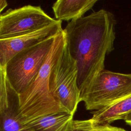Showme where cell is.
<instances>
[{
	"instance_id": "1",
	"label": "cell",
	"mask_w": 131,
	"mask_h": 131,
	"mask_svg": "<svg viewBox=\"0 0 131 131\" xmlns=\"http://www.w3.org/2000/svg\"><path fill=\"white\" fill-rule=\"evenodd\" d=\"M116 24L114 15L101 9L70 21L63 29L68 50L77 63L80 96L104 70L105 57L114 49Z\"/></svg>"
},
{
	"instance_id": "2",
	"label": "cell",
	"mask_w": 131,
	"mask_h": 131,
	"mask_svg": "<svg viewBox=\"0 0 131 131\" xmlns=\"http://www.w3.org/2000/svg\"><path fill=\"white\" fill-rule=\"evenodd\" d=\"M66 42L63 29L55 36L52 49L36 79L26 92L19 95L18 111L25 124L50 114L68 113L54 100L49 90L52 68L62 52Z\"/></svg>"
},
{
	"instance_id": "3",
	"label": "cell",
	"mask_w": 131,
	"mask_h": 131,
	"mask_svg": "<svg viewBox=\"0 0 131 131\" xmlns=\"http://www.w3.org/2000/svg\"><path fill=\"white\" fill-rule=\"evenodd\" d=\"M56 36L22 50L5 66L7 79L19 95L26 92L36 79L52 49Z\"/></svg>"
},
{
	"instance_id": "4",
	"label": "cell",
	"mask_w": 131,
	"mask_h": 131,
	"mask_svg": "<svg viewBox=\"0 0 131 131\" xmlns=\"http://www.w3.org/2000/svg\"><path fill=\"white\" fill-rule=\"evenodd\" d=\"M77 77V63L71 56L66 42L62 52L52 68L49 90L57 103L72 115L80 102Z\"/></svg>"
},
{
	"instance_id": "5",
	"label": "cell",
	"mask_w": 131,
	"mask_h": 131,
	"mask_svg": "<svg viewBox=\"0 0 131 131\" xmlns=\"http://www.w3.org/2000/svg\"><path fill=\"white\" fill-rule=\"evenodd\" d=\"M131 94V73L104 70L80 96L86 110L95 111L107 107Z\"/></svg>"
},
{
	"instance_id": "6",
	"label": "cell",
	"mask_w": 131,
	"mask_h": 131,
	"mask_svg": "<svg viewBox=\"0 0 131 131\" xmlns=\"http://www.w3.org/2000/svg\"><path fill=\"white\" fill-rule=\"evenodd\" d=\"M55 19L40 6L30 5L9 9L0 15V39H8L27 34L42 29Z\"/></svg>"
},
{
	"instance_id": "7",
	"label": "cell",
	"mask_w": 131,
	"mask_h": 131,
	"mask_svg": "<svg viewBox=\"0 0 131 131\" xmlns=\"http://www.w3.org/2000/svg\"><path fill=\"white\" fill-rule=\"evenodd\" d=\"M0 71V131H34L23 121L19 94L7 80L5 67H1Z\"/></svg>"
},
{
	"instance_id": "8",
	"label": "cell",
	"mask_w": 131,
	"mask_h": 131,
	"mask_svg": "<svg viewBox=\"0 0 131 131\" xmlns=\"http://www.w3.org/2000/svg\"><path fill=\"white\" fill-rule=\"evenodd\" d=\"M62 21L55 22L36 31L8 39H0V66L5 67L16 54L61 32Z\"/></svg>"
},
{
	"instance_id": "9",
	"label": "cell",
	"mask_w": 131,
	"mask_h": 131,
	"mask_svg": "<svg viewBox=\"0 0 131 131\" xmlns=\"http://www.w3.org/2000/svg\"><path fill=\"white\" fill-rule=\"evenodd\" d=\"M97 0H58L52 6L56 20L69 21L80 18L95 5Z\"/></svg>"
},
{
	"instance_id": "10",
	"label": "cell",
	"mask_w": 131,
	"mask_h": 131,
	"mask_svg": "<svg viewBox=\"0 0 131 131\" xmlns=\"http://www.w3.org/2000/svg\"><path fill=\"white\" fill-rule=\"evenodd\" d=\"M91 119L99 124L110 125L118 120H124L131 113V94L102 109L92 111Z\"/></svg>"
},
{
	"instance_id": "11",
	"label": "cell",
	"mask_w": 131,
	"mask_h": 131,
	"mask_svg": "<svg viewBox=\"0 0 131 131\" xmlns=\"http://www.w3.org/2000/svg\"><path fill=\"white\" fill-rule=\"evenodd\" d=\"M74 115L67 112H59L28 122L26 124L34 131H68Z\"/></svg>"
},
{
	"instance_id": "12",
	"label": "cell",
	"mask_w": 131,
	"mask_h": 131,
	"mask_svg": "<svg viewBox=\"0 0 131 131\" xmlns=\"http://www.w3.org/2000/svg\"><path fill=\"white\" fill-rule=\"evenodd\" d=\"M68 131H127L111 125L99 124L91 118L86 120H73Z\"/></svg>"
},
{
	"instance_id": "13",
	"label": "cell",
	"mask_w": 131,
	"mask_h": 131,
	"mask_svg": "<svg viewBox=\"0 0 131 131\" xmlns=\"http://www.w3.org/2000/svg\"><path fill=\"white\" fill-rule=\"evenodd\" d=\"M8 3L5 0H0V12L1 13L2 11L7 6Z\"/></svg>"
},
{
	"instance_id": "14",
	"label": "cell",
	"mask_w": 131,
	"mask_h": 131,
	"mask_svg": "<svg viewBox=\"0 0 131 131\" xmlns=\"http://www.w3.org/2000/svg\"><path fill=\"white\" fill-rule=\"evenodd\" d=\"M125 122L131 127V113L128 114L124 119Z\"/></svg>"
}]
</instances>
